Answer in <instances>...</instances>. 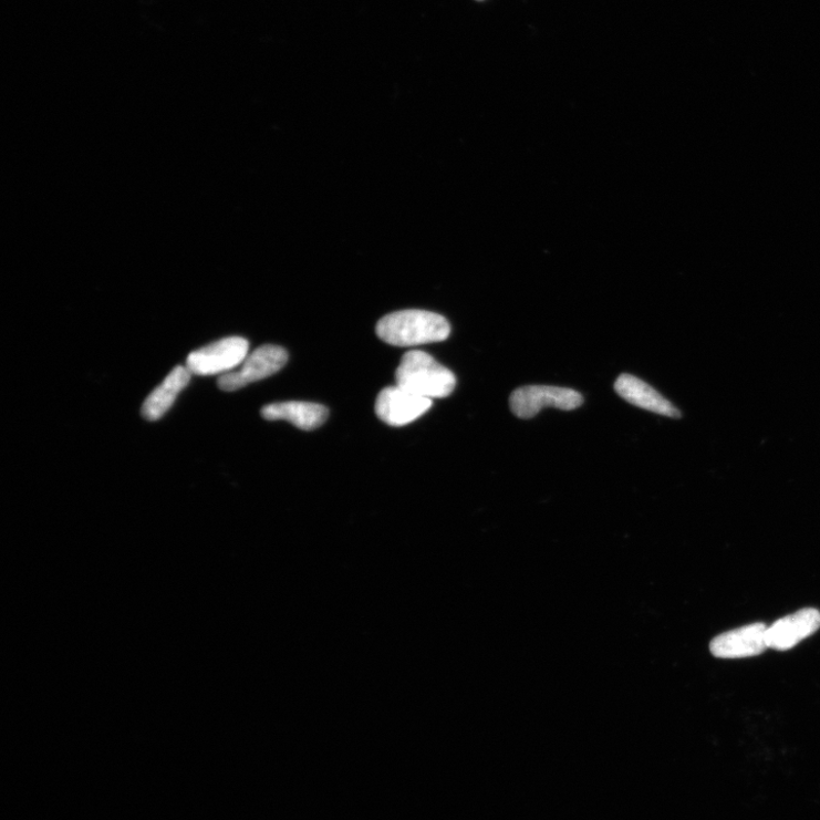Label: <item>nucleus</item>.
I'll list each match as a JSON object with an SVG mask.
<instances>
[{
  "mask_svg": "<svg viewBox=\"0 0 820 820\" xmlns=\"http://www.w3.org/2000/svg\"><path fill=\"white\" fill-rule=\"evenodd\" d=\"M582 403V396L574 390L547 385H528L517 388L510 398L511 411L523 419L534 417L544 407L573 411Z\"/></svg>",
  "mask_w": 820,
  "mask_h": 820,
  "instance_id": "nucleus-4",
  "label": "nucleus"
},
{
  "mask_svg": "<svg viewBox=\"0 0 820 820\" xmlns=\"http://www.w3.org/2000/svg\"><path fill=\"white\" fill-rule=\"evenodd\" d=\"M261 416L267 421H287L304 432H311L326 422L329 409L314 403L287 402L264 406Z\"/></svg>",
  "mask_w": 820,
  "mask_h": 820,
  "instance_id": "nucleus-10",
  "label": "nucleus"
},
{
  "mask_svg": "<svg viewBox=\"0 0 820 820\" xmlns=\"http://www.w3.org/2000/svg\"><path fill=\"white\" fill-rule=\"evenodd\" d=\"M249 342L240 336L226 338L189 354L186 367L191 374H226L238 369L249 356Z\"/></svg>",
  "mask_w": 820,
  "mask_h": 820,
  "instance_id": "nucleus-3",
  "label": "nucleus"
},
{
  "mask_svg": "<svg viewBox=\"0 0 820 820\" xmlns=\"http://www.w3.org/2000/svg\"><path fill=\"white\" fill-rule=\"evenodd\" d=\"M190 376L191 373L184 366H177L172 371L162 385L156 387L145 401L142 407V416L147 421L160 419L187 386Z\"/></svg>",
  "mask_w": 820,
  "mask_h": 820,
  "instance_id": "nucleus-11",
  "label": "nucleus"
},
{
  "mask_svg": "<svg viewBox=\"0 0 820 820\" xmlns=\"http://www.w3.org/2000/svg\"><path fill=\"white\" fill-rule=\"evenodd\" d=\"M433 399L421 397L396 385L382 390L375 403L377 417L390 426H405L424 415Z\"/></svg>",
  "mask_w": 820,
  "mask_h": 820,
  "instance_id": "nucleus-6",
  "label": "nucleus"
},
{
  "mask_svg": "<svg viewBox=\"0 0 820 820\" xmlns=\"http://www.w3.org/2000/svg\"><path fill=\"white\" fill-rule=\"evenodd\" d=\"M288 361V351L282 346L261 345L246 359L239 371L222 374L218 380V386L222 392H236L250 383L277 374Z\"/></svg>",
  "mask_w": 820,
  "mask_h": 820,
  "instance_id": "nucleus-5",
  "label": "nucleus"
},
{
  "mask_svg": "<svg viewBox=\"0 0 820 820\" xmlns=\"http://www.w3.org/2000/svg\"><path fill=\"white\" fill-rule=\"evenodd\" d=\"M614 390L622 399L642 409L673 418L682 416L679 409L655 388L631 374H621L614 383Z\"/></svg>",
  "mask_w": 820,
  "mask_h": 820,
  "instance_id": "nucleus-9",
  "label": "nucleus"
},
{
  "mask_svg": "<svg viewBox=\"0 0 820 820\" xmlns=\"http://www.w3.org/2000/svg\"><path fill=\"white\" fill-rule=\"evenodd\" d=\"M396 381L397 385L427 399L446 398L456 386L454 373L419 350L405 354Z\"/></svg>",
  "mask_w": 820,
  "mask_h": 820,
  "instance_id": "nucleus-2",
  "label": "nucleus"
},
{
  "mask_svg": "<svg viewBox=\"0 0 820 820\" xmlns=\"http://www.w3.org/2000/svg\"><path fill=\"white\" fill-rule=\"evenodd\" d=\"M820 629V612L816 609H802L777 620L767 629L768 648L789 651Z\"/></svg>",
  "mask_w": 820,
  "mask_h": 820,
  "instance_id": "nucleus-7",
  "label": "nucleus"
},
{
  "mask_svg": "<svg viewBox=\"0 0 820 820\" xmlns=\"http://www.w3.org/2000/svg\"><path fill=\"white\" fill-rule=\"evenodd\" d=\"M767 626L757 622L724 633L710 644V652L719 658H741L762 654L767 648Z\"/></svg>",
  "mask_w": 820,
  "mask_h": 820,
  "instance_id": "nucleus-8",
  "label": "nucleus"
},
{
  "mask_svg": "<svg viewBox=\"0 0 820 820\" xmlns=\"http://www.w3.org/2000/svg\"><path fill=\"white\" fill-rule=\"evenodd\" d=\"M376 334L387 344L415 346L447 340L450 335V325L436 312L402 310L380 320Z\"/></svg>",
  "mask_w": 820,
  "mask_h": 820,
  "instance_id": "nucleus-1",
  "label": "nucleus"
}]
</instances>
